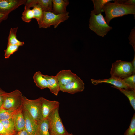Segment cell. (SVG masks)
Returning <instances> with one entry per match:
<instances>
[{
	"label": "cell",
	"mask_w": 135,
	"mask_h": 135,
	"mask_svg": "<svg viewBox=\"0 0 135 135\" xmlns=\"http://www.w3.org/2000/svg\"><path fill=\"white\" fill-rule=\"evenodd\" d=\"M103 12L105 14L104 19L109 25L113 18L128 14L135 15V5L126 4L120 3L118 0L114 2L106 3L103 8Z\"/></svg>",
	"instance_id": "cell-1"
},
{
	"label": "cell",
	"mask_w": 135,
	"mask_h": 135,
	"mask_svg": "<svg viewBox=\"0 0 135 135\" xmlns=\"http://www.w3.org/2000/svg\"><path fill=\"white\" fill-rule=\"evenodd\" d=\"M89 28L98 35L104 37L112 29L106 21L102 13L96 15L91 12Z\"/></svg>",
	"instance_id": "cell-2"
},
{
	"label": "cell",
	"mask_w": 135,
	"mask_h": 135,
	"mask_svg": "<svg viewBox=\"0 0 135 135\" xmlns=\"http://www.w3.org/2000/svg\"><path fill=\"white\" fill-rule=\"evenodd\" d=\"M24 96L22 92L16 90L4 95L3 104L1 108L12 111L16 110L22 107Z\"/></svg>",
	"instance_id": "cell-3"
},
{
	"label": "cell",
	"mask_w": 135,
	"mask_h": 135,
	"mask_svg": "<svg viewBox=\"0 0 135 135\" xmlns=\"http://www.w3.org/2000/svg\"><path fill=\"white\" fill-rule=\"evenodd\" d=\"M59 108L52 111L47 118L50 135H67L69 134L64 126L60 116Z\"/></svg>",
	"instance_id": "cell-4"
},
{
	"label": "cell",
	"mask_w": 135,
	"mask_h": 135,
	"mask_svg": "<svg viewBox=\"0 0 135 135\" xmlns=\"http://www.w3.org/2000/svg\"><path fill=\"white\" fill-rule=\"evenodd\" d=\"M133 71L131 62L118 60L112 64L110 74L111 76L123 79L132 75Z\"/></svg>",
	"instance_id": "cell-5"
},
{
	"label": "cell",
	"mask_w": 135,
	"mask_h": 135,
	"mask_svg": "<svg viewBox=\"0 0 135 135\" xmlns=\"http://www.w3.org/2000/svg\"><path fill=\"white\" fill-rule=\"evenodd\" d=\"M69 12L56 14L52 12H44L41 21L38 24L39 28H46L52 25L54 28H56L61 22L68 20L69 17Z\"/></svg>",
	"instance_id": "cell-6"
},
{
	"label": "cell",
	"mask_w": 135,
	"mask_h": 135,
	"mask_svg": "<svg viewBox=\"0 0 135 135\" xmlns=\"http://www.w3.org/2000/svg\"><path fill=\"white\" fill-rule=\"evenodd\" d=\"M22 108L26 110L37 122L43 118L42 97L30 100L24 96Z\"/></svg>",
	"instance_id": "cell-7"
},
{
	"label": "cell",
	"mask_w": 135,
	"mask_h": 135,
	"mask_svg": "<svg viewBox=\"0 0 135 135\" xmlns=\"http://www.w3.org/2000/svg\"><path fill=\"white\" fill-rule=\"evenodd\" d=\"M26 0H0V13L8 15L20 6L25 4Z\"/></svg>",
	"instance_id": "cell-8"
},
{
	"label": "cell",
	"mask_w": 135,
	"mask_h": 135,
	"mask_svg": "<svg viewBox=\"0 0 135 135\" xmlns=\"http://www.w3.org/2000/svg\"><path fill=\"white\" fill-rule=\"evenodd\" d=\"M84 84L78 76L74 80L63 86L60 87V90L62 92L74 94L82 92L84 88Z\"/></svg>",
	"instance_id": "cell-9"
},
{
	"label": "cell",
	"mask_w": 135,
	"mask_h": 135,
	"mask_svg": "<svg viewBox=\"0 0 135 135\" xmlns=\"http://www.w3.org/2000/svg\"><path fill=\"white\" fill-rule=\"evenodd\" d=\"M59 105L60 103L58 101L49 100L42 97V118L47 119L52 111L59 108Z\"/></svg>",
	"instance_id": "cell-10"
},
{
	"label": "cell",
	"mask_w": 135,
	"mask_h": 135,
	"mask_svg": "<svg viewBox=\"0 0 135 135\" xmlns=\"http://www.w3.org/2000/svg\"><path fill=\"white\" fill-rule=\"evenodd\" d=\"M60 86H64L76 79L78 76L70 70H62L56 75Z\"/></svg>",
	"instance_id": "cell-11"
},
{
	"label": "cell",
	"mask_w": 135,
	"mask_h": 135,
	"mask_svg": "<svg viewBox=\"0 0 135 135\" xmlns=\"http://www.w3.org/2000/svg\"><path fill=\"white\" fill-rule=\"evenodd\" d=\"M91 80L92 83L95 85L100 83H106L112 84L118 88L131 89L124 82L122 79L113 76H111L110 78L107 79L96 80L92 79Z\"/></svg>",
	"instance_id": "cell-12"
},
{
	"label": "cell",
	"mask_w": 135,
	"mask_h": 135,
	"mask_svg": "<svg viewBox=\"0 0 135 135\" xmlns=\"http://www.w3.org/2000/svg\"><path fill=\"white\" fill-rule=\"evenodd\" d=\"M22 109L25 122L24 128L30 135H36L37 122L26 110Z\"/></svg>",
	"instance_id": "cell-13"
},
{
	"label": "cell",
	"mask_w": 135,
	"mask_h": 135,
	"mask_svg": "<svg viewBox=\"0 0 135 135\" xmlns=\"http://www.w3.org/2000/svg\"><path fill=\"white\" fill-rule=\"evenodd\" d=\"M12 118L17 133L24 129L25 126V119L23 112L22 107L18 110L13 115Z\"/></svg>",
	"instance_id": "cell-14"
},
{
	"label": "cell",
	"mask_w": 135,
	"mask_h": 135,
	"mask_svg": "<svg viewBox=\"0 0 135 135\" xmlns=\"http://www.w3.org/2000/svg\"><path fill=\"white\" fill-rule=\"evenodd\" d=\"M43 75L47 80L48 88L50 91L55 95L57 96L60 90L58 80L56 75L53 76L43 74Z\"/></svg>",
	"instance_id": "cell-15"
},
{
	"label": "cell",
	"mask_w": 135,
	"mask_h": 135,
	"mask_svg": "<svg viewBox=\"0 0 135 135\" xmlns=\"http://www.w3.org/2000/svg\"><path fill=\"white\" fill-rule=\"evenodd\" d=\"M52 12L56 15L67 12L66 8L69 2L68 0H52Z\"/></svg>",
	"instance_id": "cell-16"
},
{
	"label": "cell",
	"mask_w": 135,
	"mask_h": 135,
	"mask_svg": "<svg viewBox=\"0 0 135 135\" xmlns=\"http://www.w3.org/2000/svg\"><path fill=\"white\" fill-rule=\"evenodd\" d=\"M37 123L36 135H50L47 119L42 118Z\"/></svg>",
	"instance_id": "cell-17"
},
{
	"label": "cell",
	"mask_w": 135,
	"mask_h": 135,
	"mask_svg": "<svg viewBox=\"0 0 135 135\" xmlns=\"http://www.w3.org/2000/svg\"><path fill=\"white\" fill-rule=\"evenodd\" d=\"M43 75L40 72L38 71L34 73L33 76L34 81L36 86L41 89L48 88L47 80Z\"/></svg>",
	"instance_id": "cell-18"
},
{
	"label": "cell",
	"mask_w": 135,
	"mask_h": 135,
	"mask_svg": "<svg viewBox=\"0 0 135 135\" xmlns=\"http://www.w3.org/2000/svg\"><path fill=\"white\" fill-rule=\"evenodd\" d=\"M18 29V27L10 28L8 38V44L19 46H22L24 44V42L19 40L16 38V33Z\"/></svg>",
	"instance_id": "cell-19"
},
{
	"label": "cell",
	"mask_w": 135,
	"mask_h": 135,
	"mask_svg": "<svg viewBox=\"0 0 135 135\" xmlns=\"http://www.w3.org/2000/svg\"><path fill=\"white\" fill-rule=\"evenodd\" d=\"M112 87L116 88L124 94L128 98L130 103L134 110H135V90L126 89L119 88L114 86Z\"/></svg>",
	"instance_id": "cell-20"
},
{
	"label": "cell",
	"mask_w": 135,
	"mask_h": 135,
	"mask_svg": "<svg viewBox=\"0 0 135 135\" xmlns=\"http://www.w3.org/2000/svg\"><path fill=\"white\" fill-rule=\"evenodd\" d=\"M114 0H92L94 4V9L91 11L96 15L102 13L103 11V8L106 3Z\"/></svg>",
	"instance_id": "cell-21"
},
{
	"label": "cell",
	"mask_w": 135,
	"mask_h": 135,
	"mask_svg": "<svg viewBox=\"0 0 135 135\" xmlns=\"http://www.w3.org/2000/svg\"><path fill=\"white\" fill-rule=\"evenodd\" d=\"M5 128L8 135H16L14 124L12 118L10 119L0 121Z\"/></svg>",
	"instance_id": "cell-22"
},
{
	"label": "cell",
	"mask_w": 135,
	"mask_h": 135,
	"mask_svg": "<svg viewBox=\"0 0 135 135\" xmlns=\"http://www.w3.org/2000/svg\"><path fill=\"white\" fill-rule=\"evenodd\" d=\"M37 4L40 5L44 12H52V0H36Z\"/></svg>",
	"instance_id": "cell-23"
},
{
	"label": "cell",
	"mask_w": 135,
	"mask_h": 135,
	"mask_svg": "<svg viewBox=\"0 0 135 135\" xmlns=\"http://www.w3.org/2000/svg\"><path fill=\"white\" fill-rule=\"evenodd\" d=\"M32 9L33 15L34 18L36 20L38 24L41 21L43 15L44 11L40 6L38 4L34 5Z\"/></svg>",
	"instance_id": "cell-24"
},
{
	"label": "cell",
	"mask_w": 135,
	"mask_h": 135,
	"mask_svg": "<svg viewBox=\"0 0 135 135\" xmlns=\"http://www.w3.org/2000/svg\"><path fill=\"white\" fill-rule=\"evenodd\" d=\"M34 18V15L32 10L28 6L25 5L24 10L22 13V20L24 22L28 23Z\"/></svg>",
	"instance_id": "cell-25"
},
{
	"label": "cell",
	"mask_w": 135,
	"mask_h": 135,
	"mask_svg": "<svg viewBox=\"0 0 135 135\" xmlns=\"http://www.w3.org/2000/svg\"><path fill=\"white\" fill-rule=\"evenodd\" d=\"M18 110L12 111L6 110L2 108H0V121L11 118L13 115Z\"/></svg>",
	"instance_id": "cell-26"
},
{
	"label": "cell",
	"mask_w": 135,
	"mask_h": 135,
	"mask_svg": "<svg viewBox=\"0 0 135 135\" xmlns=\"http://www.w3.org/2000/svg\"><path fill=\"white\" fill-rule=\"evenodd\" d=\"M19 46H18L8 44L7 48L4 50L5 58H9L11 55L18 50Z\"/></svg>",
	"instance_id": "cell-27"
},
{
	"label": "cell",
	"mask_w": 135,
	"mask_h": 135,
	"mask_svg": "<svg viewBox=\"0 0 135 135\" xmlns=\"http://www.w3.org/2000/svg\"><path fill=\"white\" fill-rule=\"evenodd\" d=\"M122 80L130 89L135 90V74H132Z\"/></svg>",
	"instance_id": "cell-28"
},
{
	"label": "cell",
	"mask_w": 135,
	"mask_h": 135,
	"mask_svg": "<svg viewBox=\"0 0 135 135\" xmlns=\"http://www.w3.org/2000/svg\"><path fill=\"white\" fill-rule=\"evenodd\" d=\"M135 134V114L133 115L128 128L124 133V135H134Z\"/></svg>",
	"instance_id": "cell-29"
},
{
	"label": "cell",
	"mask_w": 135,
	"mask_h": 135,
	"mask_svg": "<svg viewBox=\"0 0 135 135\" xmlns=\"http://www.w3.org/2000/svg\"><path fill=\"white\" fill-rule=\"evenodd\" d=\"M129 43L132 46L135 52V27L132 29L128 37Z\"/></svg>",
	"instance_id": "cell-30"
},
{
	"label": "cell",
	"mask_w": 135,
	"mask_h": 135,
	"mask_svg": "<svg viewBox=\"0 0 135 135\" xmlns=\"http://www.w3.org/2000/svg\"><path fill=\"white\" fill-rule=\"evenodd\" d=\"M118 2L124 4L135 5L134 0H118Z\"/></svg>",
	"instance_id": "cell-31"
},
{
	"label": "cell",
	"mask_w": 135,
	"mask_h": 135,
	"mask_svg": "<svg viewBox=\"0 0 135 135\" xmlns=\"http://www.w3.org/2000/svg\"><path fill=\"white\" fill-rule=\"evenodd\" d=\"M0 135H8L5 128L0 121Z\"/></svg>",
	"instance_id": "cell-32"
},
{
	"label": "cell",
	"mask_w": 135,
	"mask_h": 135,
	"mask_svg": "<svg viewBox=\"0 0 135 135\" xmlns=\"http://www.w3.org/2000/svg\"><path fill=\"white\" fill-rule=\"evenodd\" d=\"M16 135H30L25 128L18 132Z\"/></svg>",
	"instance_id": "cell-33"
},
{
	"label": "cell",
	"mask_w": 135,
	"mask_h": 135,
	"mask_svg": "<svg viewBox=\"0 0 135 135\" xmlns=\"http://www.w3.org/2000/svg\"><path fill=\"white\" fill-rule=\"evenodd\" d=\"M8 16L0 13V24L3 20L7 19Z\"/></svg>",
	"instance_id": "cell-34"
},
{
	"label": "cell",
	"mask_w": 135,
	"mask_h": 135,
	"mask_svg": "<svg viewBox=\"0 0 135 135\" xmlns=\"http://www.w3.org/2000/svg\"><path fill=\"white\" fill-rule=\"evenodd\" d=\"M131 63L134 69V71L132 74H135V52L134 53V56L133 59L131 62Z\"/></svg>",
	"instance_id": "cell-35"
},
{
	"label": "cell",
	"mask_w": 135,
	"mask_h": 135,
	"mask_svg": "<svg viewBox=\"0 0 135 135\" xmlns=\"http://www.w3.org/2000/svg\"><path fill=\"white\" fill-rule=\"evenodd\" d=\"M4 95L0 94V108H1L3 104Z\"/></svg>",
	"instance_id": "cell-36"
},
{
	"label": "cell",
	"mask_w": 135,
	"mask_h": 135,
	"mask_svg": "<svg viewBox=\"0 0 135 135\" xmlns=\"http://www.w3.org/2000/svg\"><path fill=\"white\" fill-rule=\"evenodd\" d=\"M6 92L2 90L0 88V94L4 95L6 94Z\"/></svg>",
	"instance_id": "cell-37"
},
{
	"label": "cell",
	"mask_w": 135,
	"mask_h": 135,
	"mask_svg": "<svg viewBox=\"0 0 135 135\" xmlns=\"http://www.w3.org/2000/svg\"><path fill=\"white\" fill-rule=\"evenodd\" d=\"M67 135H74L72 133H71V134L69 133Z\"/></svg>",
	"instance_id": "cell-38"
},
{
	"label": "cell",
	"mask_w": 135,
	"mask_h": 135,
	"mask_svg": "<svg viewBox=\"0 0 135 135\" xmlns=\"http://www.w3.org/2000/svg\"></svg>",
	"instance_id": "cell-39"
}]
</instances>
